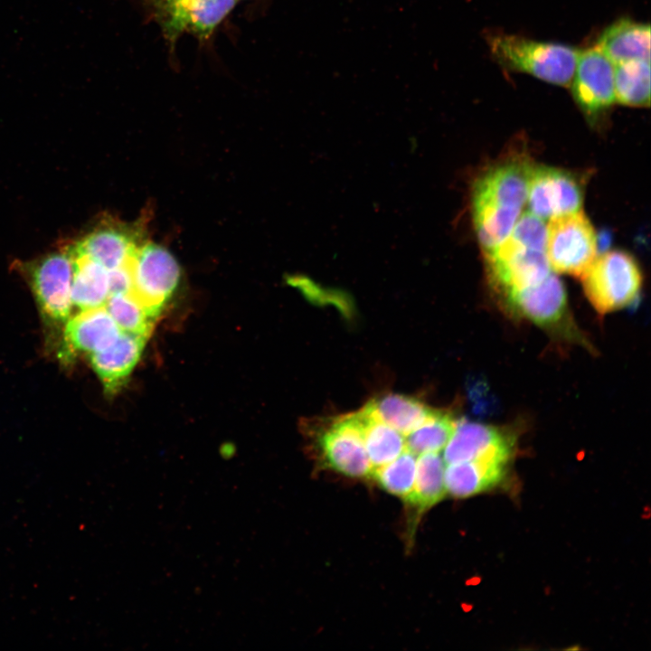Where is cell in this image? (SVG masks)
<instances>
[{
    "mask_svg": "<svg viewBox=\"0 0 651 651\" xmlns=\"http://www.w3.org/2000/svg\"><path fill=\"white\" fill-rule=\"evenodd\" d=\"M456 420L448 412L434 410L433 412L407 436L406 449L416 456L439 452L452 436Z\"/></svg>",
    "mask_w": 651,
    "mask_h": 651,
    "instance_id": "603a6c76",
    "label": "cell"
},
{
    "mask_svg": "<svg viewBox=\"0 0 651 651\" xmlns=\"http://www.w3.org/2000/svg\"><path fill=\"white\" fill-rule=\"evenodd\" d=\"M239 0H203L188 14L185 32L201 40L208 39L233 10Z\"/></svg>",
    "mask_w": 651,
    "mask_h": 651,
    "instance_id": "484cf974",
    "label": "cell"
},
{
    "mask_svg": "<svg viewBox=\"0 0 651 651\" xmlns=\"http://www.w3.org/2000/svg\"><path fill=\"white\" fill-rule=\"evenodd\" d=\"M317 436L326 464L351 477L371 476L373 467L367 455L357 411L338 417Z\"/></svg>",
    "mask_w": 651,
    "mask_h": 651,
    "instance_id": "9c48e42d",
    "label": "cell"
},
{
    "mask_svg": "<svg viewBox=\"0 0 651 651\" xmlns=\"http://www.w3.org/2000/svg\"><path fill=\"white\" fill-rule=\"evenodd\" d=\"M357 413L373 468L391 462L406 449L404 435L379 419L369 403Z\"/></svg>",
    "mask_w": 651,
    "mask_h": 651,
    "instance_id": "d6986e66",
    "label": "cell"
},
{
    "mask_svg": "<svg viewBox=\"0 0 651 651\" xmlns=\"http://www.w3.org/2000/svg\"><path fill=\"white\" fill-rule=\"evenodd\" d=\"M368 403L379 419L404 436L423 423L434 410L415 398L393 393Z\"/></svg>",
    "mask_w": 651,
    "mask_h": 651,
    "instance_id": "ffe728a7",
    "label": "cell"
},
{
    "mask_svg": "<svg viewBox=\"0 0 651 651\" xmlns=\"http://www.w3.org/2000/svg\"><path fill=\"white\" fill-rule=\"evenodd\" d=\"M416 455L405 449L391 462L376 467L371 476L387 492L408 501L414 487Z\"/></svg>",
    "mask_w": 651,
    "mask_h": 651,
    "instance_id": "d4e9b609",
    "label": "cell"
},
{
    "mask_svg": "<svg viewBox=\"0 0 651 651\" xmlns=\"http://www.w3.org/2000/svg\"><path fill=\"white\" fill-rule=\"evenodd\" d=\"M529 212L542 220L580 210L583 187L579 177L566 170L533 167L527 193Z\"/></svg>",
    "mask_w": 651,
    "mask_h": 651,
    "instance_id": "30bf717a",
    "label": "cell"
},
{
    "mask_svg": "<svg viewBox=\"0 0 651 651\" xmlns=\"http://www.w3.org/2000/svg\"><path fill=\"white\" fill-rule=\"evenodd\" d=\"M570 85L580 108L596 118L616 101L614 63L596 46L580 52Z\"/></svg>",
    "mask_w": 651,
    "mask_h": 651,
    "instance_id": "8fae6325",
    "label": "cell"
},
{
    "mask_svg": "<svg viewBox=\"0 0 651 651\" xmlns=\"http://www.w3.org/2000/svg\"><path fill=\"white\" fill-rule=\"evenodd\" d=\"M617 102L630 107H649L650 61L630 60L614 64Z\"/></svg>",
    "mask_w": 651,
    "mask_h": 651,
    "instance_id": "7402d4cb",
    "label": "cell"
},
{
    "mask_svg": "<svg viewBox=\"0 0 651 651\" xmlns=\"http://www.w3.org/2000/svg\"><path fill=\"white\" fill-rule=\"evenodd\" d=\"M71 256L73 258L72 306L80 311L105 307L110 296L108 271L87 256L72 254Z\"/></svg>",
    "mask_w": 651,
    "mask_h": 651,
    "instance_id": "ac0fdd59",
    "label": "cell"
},
{
    "mask_svg": "<svg viewBox=\"0 0 651 651\" xmlns=\"http://www.w3.org/2000/svg\"><path fill=\"white\" fill-rule=\"evenodd\" d=\"M487 43L493 58L505 69L564 87L571 82L580 52L566 44L507 33L491 34Z\"/></svg>",
    "mask_w": 651,
    "mask_h": 651,
    "instance_id": "7a4b0ae2",
    "label": "cell"
},
{
    "mask_svg": "<svg viewBox=\"0 0 651 651\" xmlns=\"http://www.w3.org/2000/svg\"><path fill=\"white\" fill-rule=\"evenodd\" d=\"M545 254L555 272L581 277L597 257L595 231L580 210L550 219Z\"/></svg>",
    "mask_w": 651,
    "mask_h": 651,
    "instance_id": "5b68a950",
    "label": "cell"
},
{
    "mask_svg": "<svg viewBox=\"0 0 651 651\" xmlns=\"http://www.w3.org/2000/svg\"><path fill=\"white\" fill-rule=\"evenodd\" d=\"M138 233L119 224H103L68 248L72 255L87 256L109 271L129 262L139 247Z\"/></svg>",
    "mask_w": 651,
    "mask_h": 651,
    "instance_id": "5bb4252c",
    "label": "cell"
},
{
    "mask_svg": "<svg viewBox=\"0 0 651 651\" xmlns=\"http://www.w3.org/2000/svg\"><path fill=\"white\" fill-rule=\"evenodd\" d=\"M121 332L105 307L80 311L64 326L63 355L71 358L100 351L112 344Z\"/></svg>",
    "mask_w": 651,
    "mask_h": 651,
    "instance_id": "4fadbf2b",
    "label": "cell"
},
{
    "mask_svg": "<svg viewBox=\"0 0 651 651\" xmlns=\"http://www.w3.org/2000/svg\"><path fill=\"white\" fill-rule=\"evenodd\" d=\"M147 337L121 332L109 346L90 354L104 392L111 396L125 384L137 364Z\"/></svg>",
    "mask_w": 651,
    "mask_h": 651,
    "instance_id": "9a60e30c",
    "label": "cell"
},
{
    "mask_svg": "<svg viewBox=\"0 0 651 651\" xmlns=\"http://www.w3.org/2000/svg\"><path fill=\"white\" fill-rule=\"evenodd\" d=\"M129 262L121 268L108 271L110 295L128 293L131 291L132 276Z\"/></svg>",
    "mask_w": 651,
    "mask_h": 651,
    "instance_id": "f1b7e54d",
    "label": "cell"
},
{
    "mask_svg": "<svg viewBox=\"0 0 651 651\" xmlns=\"http://www.w3.org/2000/svg\"><path fill=\"white\" fill-rule=\"evenodd\" d=\"M105 307L122 332L150 335L156 317L130 292L110 295Z\"/></svg>",
    "mask_w": 651,
    "mask_h": 651,
    "instance_id": "cb8c5ba5",
    "label": "cell"
},
{
    "mask_svg": "<svg viewBox=\"0 0 651 651\" xmlns=\"http://www.w3.org/2000/svg\"><path fill=\"white\" fill-rule=\"evenodd\" d=\"M44 325L61 333L71 317L73 258L68 246L23 267Z\"/></svg>",
    "mask_w": 651,
    "mask_h": 651,
    "instance_id": "277c9868",
    "label": "cell"
},
{
    "mask_svg": "<svg viewBox=\"0 0 651 651\" xmlns=\"http://www.w3.org/2000/svg\"><path fill=\"white\" fill-rule=\"evenodd\" d=\"M485 257L490 281L501 296L534 286L552 273L544 250L509 237Z\"/></svg>",
    "mask_w": 651,
    "mask_h": 651,
    "instance_id": "ba28073f",
    "label": "cell"
},
{
    "mask_svg": "<svg viewBox=\"0 0 651 651\" xmlns=\"http://www.w3.org/2000/svg\"><path fill=\"white\" fill-rule=\"evenodd\" d=\"M596 47L614 64L630 60L650 61V26L621 18L601 33Z\"/></svg>",
    "mask_w": 651,
    "mask_h": 651,
    "instance_id": "e0dca14e",
    "label": "cell"
},
{
    "mask_svg": "<svg viewBox=\"0 0 651 651\" xmlns=\"http://www.w3.org/2000/svg\"><path fill=\"white\" fill-rule=\"evenodd\" d=\"M413 491L408 500L420 511L439 503L446 495L444 472L446 464L439 452L419 455Z\"/></svg>",
    "mask_w": 651,
    "mask_h": 651,
    "instance_id": "44dd1931",
    "label": "cell"
},
{
    "mask_svg": "<svg viewBox=\"0 0 651 651\" xmlns=\"http://www.w3.org/2000/svg\"><path fill=\"white\" fill-rule=\"evenodd\" d=\"M203 0H160L154 7L162 32L172 45L185 32L189 13Z\"/></svg>",
    "mask_w": 651,
    "mask_h": 651,
    "instance_id": "4316f807",
    "label": "cell"
},
{
    "mask_svg": "<svg viewBox=\"0 0 651 651\" xmlns=\"http://www.w3.org/2000/svg\"><path fill=\"white\" fill-rule=\"evenodd\" d=\"M154 7L160 0H146Z\"/></svg>",
    "mask_w": 651,
    "mask_h": 651,
    "instance_id": "f546056e",
    "label": "cell"
},
{
    "mask_svg": "<svg viewBox=\"0 0 651 651\" xmlns=\"http://www.w3.org/2000/svg\"><path fill=\"white\" fill-rule=\"evenodd\" d=\"M580 278L587 298L601 315L633 304L643 281L633 256L618 250L597 255Z\"/></svg>",
    "mask_w": 651,
    "mask_h": 651,
    "instance_id": "3957f363",
    "label": "cell"
},
{
    "mask_svg": "<svg viewBox=\"0 0 651 651\" xmlns=\"http://www.w3.org/2000/svg\"><path fill=\"white\" fill-rule=\"evenodd\" d=\"M546 234L543 220L526 212L517 219L507 237L526 247L545 251Z\"/></svg>",
    "mask_w": 651,
    "mask_h": 651,
    "instance_id": "83f0119b",
    "label": "cell"
},
{
    "mask_svg": "<svg viewBox=\"0 0 651 651\" xmlns=\"http://www.w3.org/2000/svg\"><path fill=\"white\" fill-rule=\"evenodd\" d=\"M533 167L526 159H509L491 167L476 182L472 217L484 254L510 234L526 203Z\"/></svg>",
    "mask_w": 651,
    "mask_h": 651,
    "instance_id": "6da1fadb",
    "label": "cell"
},
{
    "mask_svg": "<svg viewBox=\"0 0 651 651\" xmlns=\"http://www.w3.org/2000/svg\"><path fill=\"white\" fill-rule=\"evenodd\" d=\"M130 293L156 317L176 289L181 271L175 258L154 242L139 245L129 262Z\"/></svg>",
    "mask_w": 651,
    "mask_h": 651,
    "instance_id": "8992f818",
    "label": "cell"
},
{
    "mask_svg": "<svg viewBox=\"0 0 651 651\" xmlns=\"http://www.w3.org/2000/svg\"><path fill=\"white\" fill-rule=\"evenodd\" d=\"M513 443L500 429L477 422L461 420L456 423L451 438L444 448L446 465L469 461L490 450Z\"/></svg>",
    "mask_w": 651,
    "mask_h": 651,
    "instance_id": "2e32d148",
    "label": "cell"
},
{
    "mask_svg": "<svg viewBox=\"0 0 651 651\" xmlns=\"http://www.w3.org/2000/svg\"><path fill=\"white\" fill-rule=\"evenodd\" d=\"M512 447H499L477 458L446 465L444 480L447 493L454 497L465 498L496 484L508 462Z\"/></svg>",
    "mask_w": 651,
    "mask_h": 651,
    "instance_id": "7c38bea8",
    "label": "cell"
},
{
    "mask_svg": "<svg viewBox=\"0 0 651 651\" xmlns=\"http://www.w3.org/2000/svg\"><path fill=\"white\" fill-rule=\"evenodd\" d=\"M507 308L549 330L561 331L580 340L568 308L561 280L551 273L540 283L502 296Z\"/></svg>",
    "mask_w": 651,
    "mask_h": 651,
    "instance_id": "52a82bcc",
    "label": "cell"
}]
</instances>
